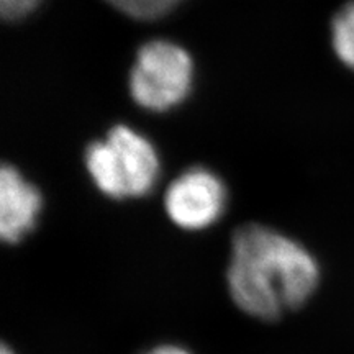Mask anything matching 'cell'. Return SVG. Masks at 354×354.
I'll return each mask as SVG.
<instances>
[{"mask_svg": "<svg viewBox=\"0 0 354 354\" xmlns=\"http://www.w3.org/2000/svg\"><path fill=\"white\" fill-rule=\"evenodd\" d=\"M318 281L317 259L299 241L256 223L233 233L227 286L246 315L276 322L307 304Z\"/></svg>", "mask_w": 354, "mask_h": 354, "instance_id": "1", "label": "cell"}, {"mask_svg": "<svg viewBox=\"0 0 354 354\" xmlns=\"http://www.w3.org/2000/svg\"><path fill=\"white\" fill-rule=\"evenodd\" d=\"M84 162L95 187L118 201L148 196L159 177V158L151 141L125 125H115L107 138L92 141Z\"/></svg>", "mask_w": 354, "mask_h": 354, "instance_id": "2", "label": "cell"}, {"mask_svg": "<svg viewBox=\"0 0 354 354\" xmlns=\"http://www.w3.org/2000/svg\"><path fill=\"white\" fill-rule=\"evenodd\" d=\"M194 82V61L179 44L151 39L136 53L130 73V94L141 109L166 112L187 99Z\"/></svg>", "mask_w": 354, "mask_h": 354, "instance_id": "3", "label": "cell"}, {"mask_svg": "<svg viewBox=\"0 0 354 354\" xmlns=\"http://www.w3.org/2000/svg\"><path fill=\"white\" fill-rule=\"evenodd\" d=\"M227 187L215 172L192 167L167 187L165 209L177 227L203 230L214 225L227 207Z\"/></svg>", "mask_w": 354, "mask_h": 354, "instance_id": "4", "label": "cell"}, {"mask_svg": "<svg viewBox=\"0 0 354 354\" xmlns=\"http://www.w3.org/2000/svg\"><path fill=\"white\" fill-rule=\"evenodd\" d=\"M41 194L24 179L19 169L6 165L0 171V236L8 245H17L38 223Z\"/></svg>", "mask_w": 354, "mask_h": 354, "instance_id": "5", "label": "cell"}, {"mask_svg": "<svg viewBox=\"0 0 354 354\" xmlns=\"http://www.w3.org/2000/svg\"><path fill=\"white\" fill-rule=\"evenodd\" d=\"M331 44L339 61L354 71V0L336 13L331 21Z\"/></svg>", "mask_w": 354, "mask_h": 354, "instance_id": "6", "label": "cell"}, {"mask_svg": "<svg viewBox=\"0 0 354 354\" xmlns=\"http://www.w3.org/2000/svg\"><path fill=\"white\" fill-rule=\"evenodd\" d=\"M110 6L136 20H156L169 13L183 0H105Z\"/></svg>", "mask_w": 354, "mask_h": 354, "instance_id": "7", "label": "cell"}, {"mask_svg": "<svg viewBox=\"0 0 354 354\" xmlns=\"http://www.w3.org/2000/svg\"><path fill=\"white\" fill-rule=\"evenodd\" d=\"M39 2L41 0H0V13L6 20H21L30 15Z\"/></svg>", "mask_w": 354, "mask_h": 354, "instance_id": "8", "label": "cell"}, {"mask_svg": "<svg viewBox=\"0 0 354 354\" xmlns=\"http://www.w3.org/2000/svg\"><path fill=\"white\" fill-rule=\"evenodd\" d=\"M143 354H192L183 346H177V344H161Z\"/></svg>", "mask_w": 354, "mask_h": 354, "instance_id": "9", "label": "cell"}, {"mask_svg": "<svg viewBox=\"0 0 354 354\" xmlns=\"http://www.w3.org/2000/svg\"><path fill=\"white\" fill-rule=\"evenodd\" d=\"M0 354H15V351H12V349L8 348L7 344H3V346H2V351H0Z\"/></svg>", "mask_w": 354, "mask_h": 354, "instance_id": "10", "label": "cell"}]
</instances>
